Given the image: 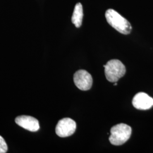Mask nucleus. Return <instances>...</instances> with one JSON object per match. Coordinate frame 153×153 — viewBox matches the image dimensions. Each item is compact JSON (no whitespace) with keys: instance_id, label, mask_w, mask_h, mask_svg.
I'll return each instance as SVG.
<instances>
[{"instance_id":"obj_1","label":"nucleus","mask_w":153,"mask_h":153,"mask_svg":"<svg viewBox=\"0 0 153 153\" xmlns=\"http://www.w3.org/2000/svg\"><path fill=\"white\" fill-rule=\"evenodd\" d=\"M105 16L109 25L118 32L124 35L129 34L131 32L132 27L130 23L114 9H108Z\"/></svg>"},{"instance_id":"obj_2","label":"nucleus","mask_w":153,"mask_h":153,"mask_svg":"<svg viewBox=\"0 0 153 153\" xmlns=\"http://www.w3.org/2000/svg\"><path fill=\"white\" fill-rule=\"evenodd\" d=\"M131 134V128L130 126L123 123L117 124L111 129L109 142L115 146H120L130 138Z\"/></svg>"},{"instance_id":"obj_3","label":"nucleus","mask_w":153,"mask_h":153,"mask_svg":"<svg viewBox=\"0 0 153 153\" xmlns=\"http://www.w3.org/2000/svg\"><path fill=\"white\" fill-rule=\"evenodd\" d=\"M107 79L110 82H117L126 74L125 65L119 60H111L103 66Z\"/></svg>"},{"instance_id":"obj_4","label":"nucleus","mask_w":153,"mask_h":153,"mask_svg":"<svg viewBox=\"0 0 153 153\" xmlns=\"http://www.w3.org/2000/svg\"><path fill=\"white\" fill-rule=\"evenodd\" d=\"M76 130V123L71 118H64L56 126V133L60 137H67L74 134Z\"/></svg>"},{"instance_id":"obj_5","label":"nucleus","mask_w":153,"mask_h":153,"mask_svg":"<svg viewBox=\"0 0 153 153\" xmlns=\"http://www.w3.org/2000/svg\"><path fill=\"white\" fill-rule=\"evenodd\" d=\"M74 82L77 88L82 91L90 90L93 85V78L91 74L85 70H79L73 76Z\"/></svg>"},{"instance_id":"obj_6","label":"nucleus","mask_w":153,"mask_h":153,"mask_svg":"<svg viewBox=\"0 0 153 153\" xmlns=\"http://www.w3.org/2000/svg\"><path fill=\"white\" fill-rule=\"evenodd\" d=\"M133 105L136 109L147 110L153 106V99L145 93H137L132 100Z\"/></svg>"},{"instance_id":"obj_7","label":"nucleus","mask_w":153,"mask_h":153,"mask_svg":"<svg viewBox=\"0 0 153 153\" xmlns=\"http://www.w3.org/2000/svg\"><path fill=\"white\" fill-rule=\"evenodd\" d=\"M16 124L23 128L30 131H37L40 129L39 121L30 116L22 115L16 118Z\"/></svg>"},{"instance_id":"obj_8","label":"nucleus","mask_w":153,"mask_h":153,"mask_svg":"<svg viewBox=\"0 0 153 153\" xmlns=\"http://www.w3.org/2000/svg\"><path fill=\"white\" fill-rule=\"evenodd\" d=\"M83 16V13L82 4L81 3H77L74 7L71 17V22L76 28L80 27L81 26Z\"/></svg>"},{"instance_id":"obj_9","label":"nucleus","mask_w":153,"mask_h":153,"mask_svg":"<svg viewBox=\"0 0 153 153\" xmlns=\"http://www.w3.org/2000/svg\"><path fill=\"white\" fill-rule=\"evenodd\" d=\"M7 151V145L4 139L0 136V153H5Z\"/></svg>"},{"instance_id":"obj_10","label":"nucleus","mask_w":153,"mask_h":153,"mask_svg":"<svg viewBox=\"0 0 153 153\" xmlns=\"http://www.w3.org/2000/svg\"><path fill=\"white\" fill-rule=\"evenodd\" d=\"M117 83L116 82H114V86H117Z\"/></svg>"}]
</instances>
